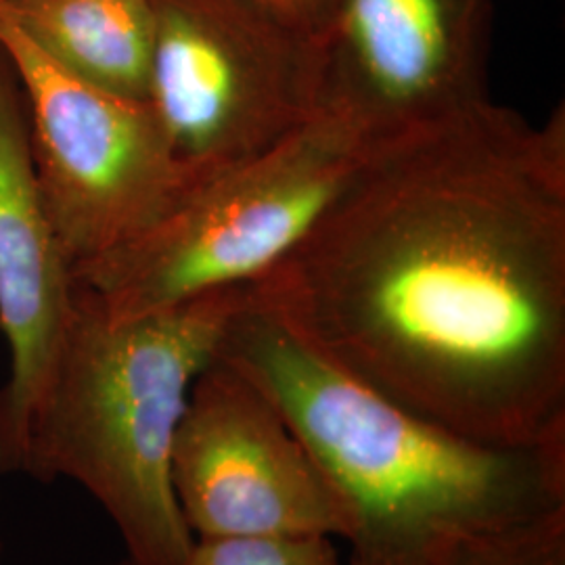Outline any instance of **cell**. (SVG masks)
<instances>
[{
    "label": "cell",
    "instance_id": "6da1fadb",
    "mask_svg": "<svg viewBox=\"0 0 565 565\" xmlns=\"http://www.w3.org/2000/svg\"><path fill=\"white\" fill-rule=\"evenodd\" d=\"M331 363L461 436H565V109L486 102L382 141L247 287Z\"/></svg>",
    "mask_w": 565,
    "mask_h": 565
},
{
    "label": "cell",
    "instance_id": "7a4b0ae2",
    "mask_svg": "<svg viewBox=\"0 0 565 565\" xmlns=\"http://www.w3.org/2000/svg\"><path fill=\"white\" fill-rule=\"evenodd\" d=\"M218 356L279 408L338 494L352 565H450L565 507V436L494 445L390 401L245 294Z\"/></svg>",
    "mask_w": 565,
    "mask_h": 565
},
{
    "label": "cell",
    "instance_id": "3957f363",
    "mask_svg": "<svg viewBox=\"0 0 565 565\" xmlns=\"http://www.w3.org/2000/svg\"><path fill=\"white\" fill-rule=\"evenodd\" d=\"M74 281V279H72ZM247 287L111 319L74 282L70 323L28 427L21 473L67 478L109 515L135 565H184L195 536L172 486V448L203 369Z\"/></svg>",
    "mask_w": 565,
    "mask_h": 565
},
{
    "label": "cell",
    "instance_id": "277c9868",
    "mask_svg": "<svg viewBox=\"0 0 565 565\" xmlns=\"http://www.w3.org/2000/svg\"><path fill=\"white\" fill-rule=\"evenodd\" d=\"M373 141L323 111L260 156L198 182L139 237L72 268L111 319L263 279L371 158Z\"/></svg>",
    "mask_w": 565,
    "mask_h": 565
},
{
    "label": "cell",
    "instance_id": "5b68a950",
    "mask_svg": "<svg viewBox=\"0 0 565 565\" xmlns=\"http://www.w3.org/2000/svg\"><path fill=\"white\" fill-rule=\"evenodd\" d=\"M147 105L200 181L247 162L323 114L321 39L252 0H149Z\"/></svg>",
    "mask_w": 565,
    "mask_h": 565
},
{
    "label": "cell",
    "instance_id": "8992f818",
    "mask_svg": "<svg viewBox=\"0 0 565 565\" xmlns=\"http://www.w3.org/2000/svg\"><path fill=\"white\" fill-rule=\"evenodd\" d=\"M0 46L25 95L42 195L70 268L139 237L202 182L174 156L147 103L67 74L4 0Z\"/></svg>",
    "mask_w": 565,
    "mask_h": 565
},
{
    "label": "cell",
    "instance_id": "52a82bcc",
    "mask_svg": "<svg viewBox=\"0 0 565 565\" xmlns=\"http://www.w3.org/2000/svg\"><path fill=\"white\" fill-rule=\"evenodd\" d=\"M182 518L203 536H340L338 494L260 387L216 356L191 387L174 448Z\"/></svg>",
    "mask_w": 565,
    "mask_h": 565
},
{
    "label": "cell",
    "instance_id": "ba28073f",
    "mask_svg": "<svg viewBox=\"0 0 565 565\" xmlns=\"http://www.w3.org/2000/svg\"><path fill=\"white\" fill-rule=\"evenodd\" d=\"M490 0H335L321 34L323 111L373 141L488 97Z\"/></svg>",
    "mask_w": 565,
    "mask_h": 565
},
{
    "label": "cell",
    "instance_id": "9c48e42d",
    "mask_svg": "<svg viewBox=\"0 0 565 565\" xmlns=\"http://www.w3.org/2000/svg\"><path fill=\"white\" fill-rule=\"evenodd\" d=\"M74 303L72 268L49 216L20 78L0 46V476L21 473L28 427L49 387Z\"/></svg>",
    "mask_w": 565,
    "mask_h": 565
},
{
    "label": "cell",
    "instance_id": "30bf717a",
    "mask_svg": "<svg viewBox=\"0 0 565 565\" xmlns=\"http://www.w3.org/2000/svg\"><path fill=\"white\" fill-rule=\"evenodd\" d=\"M28 39L67 74L103 93L147 103L149 0H4Z\"/></svg>",
    "mask_w": 565,
    "mask_h": 565
},
{
    "label": "cell",
    "instance_id": "8fae6325",
    "mask_svg": "<svg viewBox=\"0 0 565 565\" xmlns=\"http://www.w3.org/2000/svg\"><path fill=\"white\" fill-rule=\"evenodd\" d=\"M184 565H350L331 536H203Z\"/></svg>",
    "mask_w": 565,
    "mask_h": 565
},
{
    "label": "cell",
    "instance_id": "7c38bea8",
    "mask_svg": "<svg viewBox=\"0 0 565 565\" xmlns=\"http://www.w3.org/2000/svg\"><path fill=\"white\" fill-rule=\"evenodd\" d=\"M450 565H565V507L471 541Z\"/></svg>",
    "mask_w": 565,
    "mask_h": 565
},
{
    "label": "cell",
    "instance_id": "4fadbf2b",
    "mask_svg": "<svg viewBox=\"0 0 565 565\" xmlns=\"http://www.w3.org/2000/svg\"><path fill=\"white\" fill-rule=\"evenodd\" d=\"M252 2L263 7L264 11L273 13L275 18L289 23L291 28L319 39L335 4V0H252Z\"/></svg>",
    "mask_w": 565,
    "mask_h": 565
},
{
    "label": "cell",
    "instance_id": "5bb4252c",
    "mask_svg": "<svg viewBox=\"0 0 565 565\" xmlns=\"http://www.w3.org/2000/svg\"><path fill=\"white\" fill-rule=\"evenodd\" d=\"M111 565H135L130 559H121V562H118V564H111Z\"/></svg>",
    "mask_w": 565,
    "mask_h": 565
},
{
    "label": "cell",
    "instance_id": "9a60e30c",
    "mask_svg": "<svg viewBox=\"0 0 565 565\" xmlns=\"http://www.w3.org/2000/svg\"><path fill=\"white\" fill-rule=\"evenodd\" d=\"M0 559H2V541H0Z\"/></svg>",
    "mask_w": 565,
    "mask_h": 565
},
{
    "label": "cell",
    "instance_id": "2e32d148",
    "mask_svg": "<svg viewBox=\"0 0 565 565\" xmlns=\"http://www.w3.org/2000/svg\"><path fill=\"white\" fill-rule=\"evenodd\" d=\"M348 564H350V562H348ZM350 565H352V564H350Z\"/></svg>",
    "mask_w": 565,
    "mask_h": 565
}]
</instances>
